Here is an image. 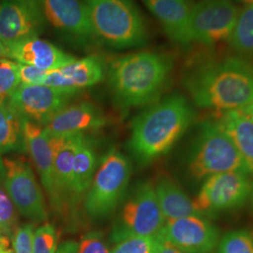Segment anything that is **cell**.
<instances>
[{"mask_svg":"<svg viewBox=\"0 0 253 253\" xmlns=\"http://www.w3.org/2000/svg\"><path fill=\"white\" fill-rule=\"evenodd\" d=\"M108 242L99 231H91L82 236L77 253H110Z\"/></svg>","mask_w":253,"mask_h":253,"instance_id":"4dcf8cb0","label":"cell"},{"mask_svg":"<svg viewBox=\"0 0 253 253\" xmlns=\"http://www.w3.org/2000/svg\"><path fill=\"white\" fill-rule=\"evenodd\" d=\"M59 235L51 223L37 228L33 238V253H55L58 248Z\"/></svg>","mask_w":253,"mask_h":253,"instance_id":"f546056e","label":"cell"},{"mask_svg":"<svg viewBox=\"0 0 253 253\" xmlns=\"http://www.w3.org/2000/svg\"><path fill=\"white\" fill-rule=\"evenodd\" d=\"M105 123L100 109L84 101L62 109L43 126V130L49 137L84 134L85 131L99 129Z\"/></svg>","mask_w":253,"mask_h":253,"instance_id":"2e32d148","label":"cell"},{"mask_svg":"<svg viewBox=\"0 0 253 253\" xmlns=\"http://www.w3.org/2000/svg\"><path fill=\"white\" fill-rule=\"evenodd\" d=\"M194 119L192 105L178 93L150 104L131 125L128 147L136 161L147 164L168 153Z\"/></svg>","mask_w":253,"mask_h":253,"instance_id":"7a4b0ae2","label":"cell"},{"mask_svg":"<svg viewBox=\"0 0 253 253\" xmlns=\"http://www.w3.org/2000/svg\"><path fill=\"white\" fill-rule=\"evenodd\" d=\"M22 119V130L25 148L35 165L42 184L45 190L51 206L54 210L63 212L66 204L57 188L54 169V156L50 139L43 126L27 119Z\"/></svg>","mask_w":253,"mask_h":253,"instance_id":"9a60e30c","label":"cell"},{"mask_svg":"<svg viewBox=\"0 0 253 253\" xmlns=\"http://www.w3.org/2000/svg\"><path fill=\"white\" fill-rule=\"evenodd\" d=\"M79 92L44 84H20L9 98V103L20 118L43 126L68 106Z\"/></svg>","mask_w":253,"mask_h":253,"instance_id":"8fae6325","label":"cell"},{"mask_svg":"<svg viewBox=\"0 0 253 253\" xmlns=\"http://www.w3.org/2000/svg\"><path fill=\"white\" fill-rule=\"evenodd\" d=\"M17 228V209L0 180V234L12 238Z\"/></svg>","mask_w":253,"mask_h":253,"instance_id":"4316f807","label":"cell"},{"mask_svg":"<svg viewBox=\"0 0 253 253\" xmlns=\"http://www.w3.org/2000/svg\"><path fill=\"white\" fill-rule=\"evenodd\" d=\"M96 169V156L85 136L76 145L73 157V196L81 197L89 189Z\"/></svg>","mask_w":253,"mask_h":253,"instance_id":"603a6c76","label":"cell"},{"mask_svg":"<svg viewBox=\"0 0 253 253\" xmlns=\"http://www.w3.org/2000/svg\"><path fill=\"white\" fill-rule=\"evenodd\" d=\"M182 83L200 108L242 110L253 101V61L240 56L194 57Z\"/></svg>","mask_w":253,"mask_h":253,"instance_id":"6da1fadb","label":"cell"},{"mask_svg":"<svg viewBox=\"0 0 253 253\" xmlns=\"http://www.w3.org/2000/svg\"><path fill=\"white\" fill-rule=\"evenodd\" d=\"M3 186L19 213L33 222L48 218L45 199L29 163L23 159H4Z\"/></svg>","mask_w":253,"mask_h":253,"instance_id":"30bf717a","label":"cell"},{"mask_svg":"<svg viewBox=\"0 0 253 253\" xmlns=\"http://www.w3.org/2000/svg\"><path fill=\"white\" fill-rule=\"evenodd\" d=\"M158 238V247L156 253H184L179 249H177L174 245L163 238L162 235L157 236Z\"/></svg>","mask_w":253,"mask_h":253,"instance_id":"836d02e7","label":"cell"},{"mask_svg":"<svg viewBox=\"0 0 253 253\" xmlns=\"http://www.w3.org/2000/svg\"><path fill=\"white\" fill-rule=\"evenodd\" d=\"M20 85L18 63L0 58V102H7Z\"/></svg>","mask_w":253,"mask_h":253,"instance_id":"83f0119b","label":"cell"},{"mask_svg":"<svg viewBox=\"0 0 253 253\" xmlns=\"http://www.w3.org/2000/svg\"><path fill=\"white\" fill-rule=\"evenodd\" d=\"M8 51L9 59L16 63L30 65L45 72L57 70L76 59L72 54L65 53L52 42L39 37L9 46Z\"/></svg>","mask_w":253,"mask_h":253,"instance_id":"ac0fdd59","label":"cell"},{"mask_svg":"<svg viewBox=\"0 0 253 253\" xmlns=\"http://www.w3.org/2000/svg\"><path fill=\"white\" fill-rule=\"evenodd\" d=\"M161 23L166 35L174 43L190 45L189 20L193 7L191 0H142Z\"/></svg>","mask_w":253,"mask_h":253,"instance_id":"d6986e66","label":"cell"},{"mask_svg":"<svg viewBox=\"0 0 253 253\" xmlns=\"http://www.w3.org/2000/svg\"><path fill=\"white\" fill-rule=\"evenodd\" d=\"M19 76H20V84L27 85H35V84H43L46 75L48 72L40 70L36 67L19 64Z\"/></svg>","mask_w":253,"mask_h":253,"instance_id":"d6a6232c","label":"cell"},{"mask_svg":"<svg viewBox=\"0 0 253 253\" xmlns=\"http://www.w3.org/2000/svg\"><path fill=\"white\" fill-rule=\"evenodd\" d=\"M229 43L240 56L253 57V4L238 12Z\"/></svg>","mask_w":253,"mask_h":253,"instance_id":"d4e9b609","label":"cell"},{"mask_svg":"<svg viewBox=\"0 0 253 253\" xmlns=\"http://www.w3.org/2000/svg\"><path fill=\"white\" fill-rule=\"evenodd\" d=\"M78 253V242L75 240H67L61 244L58 245V248L55 253Z\"/></svg>","mask_w":253,"mask_h":253,"instance_id":"e575fe53","label":"cell"},{"mask_svg":"<svg viewBox=\"0 0 253 253\" xmlns=\"http://www.w3.org/2000/svg\"><path fill=\"white\" fill-rule=\"evenodd\" d=\"M45 27L38 0H0V41L7 47L40 36Z\"/></svg>","mask_w":253,"mask_h":253,"instance_id":"4fadbf2b","label":"cell"},{"mask_svg":"<svg viewBox=\"0 0 253 253\" xmlns=\"http://www.w3.org/2000/svg\"><path fill=\"white\" fill-rule=\"evenodd\" d=\"M253 198V181L250 174L228 172L204 180L194 205L203 216L243 207Z\"/></svg>","mask_w":253,"mask_h":253,"instance_id":"9c48e42d","label":"cell"},{"mask_svg":"<svg viewBox=\"0 0 253 253\" xmlns=\"http://www.w3.org/2000/svg\"><path fill=\"white\" fill-rule=\"evenodd\" d=\"M24 150L22 119L9 101L0 102V153Z\"/></svg>","mask_w":253,"mask_h":253,"instance_id":"cb8c5ba5","label":"cell"},{"mask_svg":"<svg viewBox=\"0 0 253 253\" xmlns=\"http://www.w3.org/2000/svg\"><path fill=\"white\" fill-rule=\"evenodd\" d=\"M84 134L49 137L54 156L55 181L60 195L66 201L73 196V157L76 145Z\"/></svg>","mask_w":253,"mask_h":253,"instance_id":"44dd1931","label":"cell"},{"mask_svg":"<svg viewBox=\"0 0 253 253\" xmlns=\"http://www.w3.org/2000/svg\"><path fill=\"white\" fill-rule=\"evenodd\" d=\"M214 120L240 154L247 170L253 175V120L242 110L216 112Z\"/></svg>","mask_w":253,"mask_h":253,"instance_id":"ffe728a7","label":"cell"},{"mask_svg":"<svg viewBox=\"0 0 253 253\" xmlns=\"http://www.w3.org/2000/svg\"><path fill=\"white\" fill-rule=\"evenodd\" d=\"M235 1L236 3L242 4V5H245V6L253 4V0H235Z\"/></svg>","mask_w":253,"mask_h":253,"instance_id":"ab89813d","label":"cell"},{"mask_svg":"<svg viewBox=\"0 0 253 253\" xmlns=\"http://www.w3.org/2000/svg\"><path fill=\"white\" fill-rule=\"evenodd\" d=\"M174 60L159 52H139L114 59L109 66L110 90L123 108L150 105L169 84Z\"/></svg>","mask_w":253,"mask_h":253,"instance_id":"3957f363","label":"cell"},{"mask_svg":"<svg viewBox=\"0 0 253 253\" xmlns=\"http://www.w3.org/2000/svg\"><path fill=\"white\" fill-rule=\"evenodd\" d=\"M159 205L166 220L202 215L187 193L169 177H161L154 186ZM203 216V215H202Z\"/></svg>","mask_w":253,"mask_h":253,"instance_id":"7402d4cb","label":"cell"},{"mask_svg":"<svg viewBox=\"0 0 253 253\" xmlns=\"http://www.w3.org/2000/svg\"><path fill=\"white\" fill-rule=\"evenodd\" d=\"M165 221L153 185L141 183L125 201L112 232V241L117 243L128 236L157 237Z\"/></svg>","mask_w":253,"mask_h":253,"instance_id":"52a82bcc","label":"cell"},{"mask_svg":"<svg viewBox=\"0 0 253 253\" xmlns=\"http://www.w3.org/2000/svg\"><path fill=\"white\" fill-rule=\"evenodd\" d=\"M160 235L184 253H212L220 239L218 228L202 215L166 220Z\"/></svg>","mask_w":253,"mask_h":253,"instance_id":"5bb4252c","label":"cell"},{"mask_svg":"<svg viewBox=\"0 0 253 253\" xmlns=\"http://www.w3.org/2000/svg\"><path fill=\"white\" fill-rule=\"evenodd\" d=\"M157 237L128 236L116 243L110 253H156Z\"/></svg>","mask_w":253,"mask_h":253,"instance_id":"f1b7e54d","label":"cell"},{"mask_svg":"<svg viewBox=\"0 0 253 253\" xmlns=\"http://www.w3.org/2000/svg\"><path fill=\"white\" fill-rule=\"evenodd\" d=\"M234 0H199L189 20L190 43L213 46L229 42L238 16Z\"/></svg>","mask_w":253,"mask_h":253,"instance_id":"ba28073f","label":"cell"},{"mask_svg":"<svg viewBox=\"0 0 253 253\" xmlns=\"http://www.w3.org/2000/svg\"><path fill=\"white\" fill-rule=\"evenodd\" d=\"M35 229L32 223H27L18 227L12 236L14 253H33V238Z\"/></svg>","mask_w":253,"mask_h":253,"instance_id":"1f68e13d","label":"cell"},{"mask_svg":"<svg viewBox=\"0 0 253 253\" xmlns=\"http://www.w3.org/2000/svg\"><path fill=\"white\" fill-rule=\"evenodd\" d=\"M94 33L115 49L145 46L148 30L133 0H83Z\"/></svg>","mask_w":253,"mask_h":253,"instance_id":"277c9868","label":"cell"},{"mask_svg":"<svg viewBox=\"0 0 253 253\" xmlns=\"http://www.w3.org/2000/svg\"><path fill=\"white\" fill-rule=\"evenodd\" d=\"M46 23L73 45L85 47L96 42L83 0H38Z\"/></svg>","mask_w":253,"mask_h":253,"instance_id":"7c38bea8","label":"cell"},{"mask_svg":"<svg viewBox=\"0 0 253 253\" xmlns=\"http://www.w3.org/2000/svg\"><path fill=\"white\" fill-rule=\"evenodd\" d=\"M242 111L244 112L246 115H248L250 118H252L253 120V101L250 104V105H248L247 107H245L244 109H242Z\"/></svg>","mask_w":253,"mask_h":253,"instance_id":"74e56055","label":"cell"},{"mask_svg":"<svg viewBox=\"0 0 253 253\" xmlns=\"http://www.w3.org/2000/svg\"><path fill=\"white\" fill-rule=\"evenodd\" d=\"M217 253H253V234L247 230L228 232L220 237Z\"/></svg>","mask_w":253,"mask_h":253,"instance_id":"484cf974","label":"cell"},{"mask_svg":"<svg viewBox=\"0 0 253 253\" xmlns=\"http://www.w3.org/2000/svg\"><path fill=\"white\" fill-rule=\"evenodd\" d=\"M106 67L98 55H88L75 59L63 67L48 72L44 85L81 90L99 84L104 79Z\"/></svg>","mask_w":253,"mask_h":253,"instance_id":"e0dca14e","label":"cell"},{"mask_svg":"<svg viewBox=\"0 0 253 253\" xmlns=\"http://www.w3.org/2000/svg\"><path fill=\"white\" fill-rule=\"evenodd\" d=\"M0 58H9L8 47L0 41Z\"/></svg>","mask_w":253,"mask_h":253,"instance_id":"d590c367","label":"cell"},{"mask_svg":"<svg viewBox=\"0 0 253 253\" xmlns=\"http://www.w3.org/2000/svg\"><path fill=\"white\" fill-rule=\"evenodd\" d=\"M9 247V239L7 236L0 234V252Z\"/></svg>","mask_w":253,"mask_h":253,"instance_id":"8d00e7d4","label":"cell"},{"mask_svg":"<svg viewBox=\"0 0 253 253\" xmlns=\"http://www.w3.org/2000/svg\"><path fill=\"white\" fill-rule=\"evenodd\" d=\"M189 170L197 180H206L223 172L250 174L235 145L213 118L199 126L190 149Z\"/></svg>","mask_w":253,"mask_h":253,"instance_id":"5b68a950","label":"cell"},{"mask_svg":"<svg viewBox=\"0 0 253 253\" xmlns=\"http://www.w3.org/2000/svg\"><path fill=\"white\" fill-rule=\"evenodd\" d=\"M1 155H2V154L0 153V180L3 181V176H4V171H5V168H4V160L2 159Z\"/></svg>","mask_w":253,"mask_h":253,"instance_id":"f35d334b","label":"cell"},{"mask_svg":"<svg viewBox=\"0 0 253 253\" xmlns=\"http://www.w3.org/2000/svg\"><path fill=\"white\" fill-rule=\"evenodd\" d=\"M0 253H14L11 250H9V248H7V249H4V250H2Z\"/></svg>","mask_w":253,"mask_h":253,"instance_id":"60d3db41","label":"cell"},{"mask_svg":"<svg viewBox=\"0 0 253 253\" xmlns=\"http://www.w3.org/2000/svg\"><path fill=\"white\" fill-rule=\"evenodd\" d=\"M130 174V163L123 154L117 150L105 154L85 193L86 214L92 218L112 214L124 198Z\"/></svg>","mask_w":253,"mask_h":253,"instance_id":"8992f818","label":"cell"}]
</instances>
